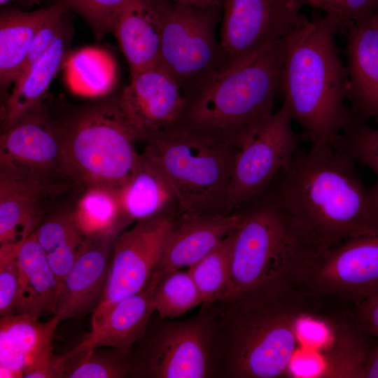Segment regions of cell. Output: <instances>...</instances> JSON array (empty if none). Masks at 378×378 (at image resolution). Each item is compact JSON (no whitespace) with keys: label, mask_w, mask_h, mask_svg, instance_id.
I'll return each instance as SVG.
<instances>
[{"label":"cell","mask_w":378,"mask_h":378,"mask_svg":"<svg viewBox=\"0 0 378 378\" xmlns=\"http://www.w3.org/2000/svg\"><path fill=\"white\" fill-rule=\"evenodd\" d=\"M234 231L188 269L201 295L202 303L220 300L226 291Z\"/></svg>","instance_id":"31"},{"label":"cell","mask_w":378,"mask_h":378,"mask_svg":"<svg viewBox=\"0 0 378 378\" xmlns=\"http://www.w3.org/2000/svg\"><path fill=\"white\" fill-rule=\"evenodd\" d=\"M172 3L188 5L197 8L223 6L225 0H168Z\"/></svg>","instance_id":"39"},{"label":"cell","mask_w":378,"mask_h":378,"mask_svg":"<svg viewBox=\"0 0 378 378\" xmlns=\"http://www.w3.org/2000/svg\"><path fill=\"white\" fill-rule=\"evenodd\" d=\"M57 4L29 12L5 10L0 16V85L14 83L24 65L32 41Z\"/></svg>","instance_id":"26"},{"label":"cell","mask_w":378,"mask_h":378,"mask_svg":"<svg viewBox=\"0 0 378 378\" xmlns=\"http://www.w3.org/2000/svg\"><path fill=\"white\" fill-rule=\"evenodd\" d=\"M349 76L347 103L358 119L378 124V24L373 17L345 29Z\"/></svg>","instance_id":"19"},{"label":"cell","mask_w":378,"mask_h":378,"mask_svg":"<svg viewBox=\"0 0 378 378\" xmlns=\"http://www.w3.org/2000/svg\"><path fill=\"white\" fill-rule=\"evenodd\" d=\"M17 259L20 274L15 314L38 317L52 314L59 286L35 232L20 244Z\"/></svg>","instance_id":"24"},{"label":"cell","mask_w":378,"mask_h":378,"mask_svg":"<svg viewBox=\"0 0 378 378\" xmlns=\"http://www.w3.org/2000/svg\"><path fill=\"white\" fill-rule=\"evenodd\" d=\"M137 141L117 98L88 106L64 123V174L85 188L106 186L118 189L139 161Z\"/></svg>","instance_id":"7"},{"label":"cell","mask_w":378,"mask_h":378,"mask_svg":"<svg viewBox=\"0 0 378 378\" xmlns=\"http://www.w3.org/2000/svg\"><path fill=\"white\" fill-rule=\"evenodd\" d=\"M130 0H57L69 10L79 14L98 38L111 31L120 10Z\"/></svg>","instance_id":"35"},{"label":"cell","mask_w":378,"mask_h":378,"mask_svg":"<svg viewBox=\"0 0 378 378\" xmlns=\"http://www.w3.org/2000/svg\"><path fill=\"white\" fill-rule=\"evenodd\" d=\"M322 300L295 278L241 297L213 302L218 326V377L286 375L298 349L296 325Z\"/></svg>","instance_id":"2"},{"label":"cell","mask_w":378,"mask_h":378,"mask_svg":"<svg viewBox=\"0 0 378 378\" xmlns=\"http://www.w3.org/2000/svg\"><path fill=\"white\" fill-rule=\"evenodd\" d=\"M64 124L53 121L43 102L0 137V176L38 181L55 182L66 176L62 164Z\"/></svg>","instance_id":"13"},{"label":"cell","mask_w":378,"mask_h":378,"mask_svg":"<svg viewBox=\"0 0 378 378\" xmlns=\"http://www.w3.org/2000/svg\"><path fill=\"white\" fill-rule=\"evenodd\" d=\"M361 377L378 378V339L377 344L371 349L368 355Z\"/></svg>","instance_id":"38"},{"label":"cell","mask_w":378,"mask_h":378,"mask_svg":"<svg viewBox=\"0 0 378 378\" xmlns=\"http://www.w3.org/2000/svg\"><path fill=\"white\" fill-rule=\"evenodd\" d=\"M332 145L355 162L363 164L373 172L376 181L370 190L378 200V127H373L354 115Z\"/></svg>","instance_id":"33"},{"label":"cell","mask_w":378,"mask_h":378,"mask_svg":"<svg viewBox=\"0 0 378 378\" xmlns=\"http://www.w3.org/2000/svg\"><path fill=\"white\" fill-rule=\"evenodd\" d=\"M161 279L162 276L155 271L142 290L115 303L101 322L65 354L69 356L97 347L132 348L143 336L155 312L153 296Z\"/></svg>","instance_id":"20"},{"label":"cell","mask_w":378,"mask_h":378,"mask_svg":"<svg viewBox=\"0 0 378 378\" xmlns=\"http://www.w3.org/2000/svg\"><path fill=\"white\" fill-rule=\"evenodd\" d=\"M162 27L159 0H130L118 13L111 32L127 62L130 77L160 63Z\"/></svg>","instance_id":"21"},{"label":"cell","mask_w":378,"mask_h":378,"mask_svg":"<svg viewBox=\"0 0 378 378\" xmlns=\"http://www.w3.org/2000/svg\"><path fill=\"white\" fill-rule=\"evenodd\" d=\"M296 279L318 298L359 306L378 293V232L309 252Z\"/></svg>","instance_id":"10"},{"label":"cell","mask_w":378,"mask_h":378,"mask_svg":"<svg viewBox=\"0 0 378 378\" xmlns=\"http://www.w3.org/2000/svg\"><path fill=\"white\" fill-rule=\"evenodd\" d=\"M117 102L138 141L179 122L188 105L183 89L160 63L130 77Z\"/></svg>","instance_id":"15"},{"label":"cell","mask_w":378,"mask_h":378,"mask_svg":"<svg viewBox=\"0 0 378 378\" xmlns=\"http://www.w3.org/2000/svg\"><path fill=\"white\" fill-rule=\"evenodd\" d=\"M304 6L323 11L335 25L337 33L344 34L349 23L359 22L372 17L378 0H303Z\"/></svg>","instance_id":"34"},{"label":"cell","mask_w":378,"mask_h":378,"mask_svg":"<svg viewBox=\"0 0 378 378\" xmlns=\"http://www.w3.org/2000/svg\"><path fill=\"white\" fill-rule=\"evenodd\" d=\"M195 316L151 318L130 349L132 377H218V326L213 302L202 303ZM152 318V317H151Z\"/></svg>","instance_id":"8"},{"label":"cell","mask_w":378,"mask_h":378,"mask_svg":"<svg viewBox=\"0 0 378 378\" xmlns=\"http://www.w3.org/2000/svg\"><path fill=\"white\" fill-rule=\"evenodd\" d=\"M241 218V212L176 216L155 271L162 277L172 271L192 266L235 230Z\"/></svg>","instance_id":"18"},{"label":"cell","mask_w":378,"mask_h":378,"mask_svg":"<svg viewBox=\"0 0 378 378\" xmlns=\"http://www.w3.org/2000/svg\"><path fill=\"white\" fill-rule=\"evenodd\" d=\"M290 34L204 80L187 97L179 122L235 141L270 117Z\"/></svg>","instance_id":"4"},{"label":"cell","mask_w":378,"mask_h":378,"mask_svg":"<svg viewBox=\"0 0 378 378\" xmlns=\"http://www.w3.org/2000/svg\"><path fill=\"white\" fill-rule=\"evenodd\" d=\"M246 204L233 232L228 285L218 300L234 299L295 277L309 252L265 195Z\"/></svg>","instance_id":"6"},{"label":"cell","mask_w":378,"mask_h":378,"mask_svg":"<svg viewBox=\"0 0 378 378\" xmlns=\"http://www.w3.org/2000/svg\"><path fill=\"white\" fill-rule=\"evenodd\" d=\"M12 1V0H0V4H1V5H4V4H6V3H8V1Z\"/></svg>","instance_id":"41"},{"label":"cell","mask_w":378,"mask_h":378,"mask_svg":"<svg viewBox=\"0 0 378 378\" xmlns=\"http://www.w3.org/2000/svg\"><path fill=\"white\" fill-rule=\"evenodd\" d=\"M92 348L67 356L64 359V377L123 378L132 377L130 349Z\"/></svg>","instance_id":"30"},{"label":"cell","mask_w":378,"mask_h":378,"mask_svg":"<svg viewBox=\"0 0 378 378\" xmlns=\"http://www.w3.org/2000/svg\"><path fill=\"white\" fill-rule=\"evenodd\" d=\"M66 64L68 85L78 94L104 95L115 83V61L108 52L101 48L80 49L68 58Z\"/></svg>","instance_id":"28"},{"label":"cell","mask_w":378,"mask_h":378,"mask_svg":"<svg viewBox=\"0 0 378 378\" xmlns=\"http://www.w3.org/2000/svg\"><path fill=\"white\" fill-rule=\"evenodd\" d=\"M35 233L59 286L86 237L72 211L61 212L49 218L41 223Z\"/></svg>","instance_id":"27"},{"label":"cell","mask_w":378,"mask_h":378,"mask_svg":"<svg viewBox=\"0 0 378 378\" xmlns=\"http://www.w3.org/2000/svg\"><path fill=\"white\" fill-rule=\"evenodd\" d=\"M175 216L164 213L137 221L115 237L106 286L92 312L91 328L101 322L115 303L147 286L158 265Z\"/></svg>","instance_id":"12"},{"label":"cell","mask_w":378,"mask_h":378,"mask_svg":"<svg viewBox=\"0 0 378 378\" xmlns=\"http://www.w3.org/2000/svg\"><path fill=\"white\" fill-rule=\"evenodd\" d=\"M66 30L65 28L38 61L16 78L3 107V130L43 102V97L66 55Z\"/></svg>","instance_id":"25"},{"label":"cell","mask_w":378,"mask_h":378,"mask_svg":"<svg viewBox=\"0 0 378 378\" xmlns=\"http://www.w3.org/2000/svg\"><path fill=\"white\" fill-rule=\"evenodd\" d=\"M358 307L356 323L370 337L378 339V293L369 298Z\"/></svg>","instance_id":"37"},{"label":"cell","mask_w":378,"mask_h":378,"mask_svg":"<svg viewBox=\"0 0 378 378\" xmlns=\"http://www.w3.org/2000/svg\"><path fill=\"white\" fill-rule=\"evenodd\" d=\"M336 34L334 23L314 9L290 34L281 69L283 105L312 144H332L354 116L346 104L348 71Z\"/></svg>","instance_id":"3"},{"label":"cell","mask_w":378,"mask_h":378,"mask_svg":"<svg viewBox=\"0 0 378 378\" xmlns=\"http://www.w3.org/2000/svg\"><path fill=\"white\" fill-rule=\"evenodd\" d=\"M159 3L163 22L160 63L188 97L204 80L226 68L216 37L223 6L197 8L168 0Z\"/></svg>","instance_id":"9"},{"label":"cell","mask_w":378,"mask_h":378,"mask_svg":"<svg viewBox=\"0 0 378 378\" xmlns=\"http://www.w3.org/2000/svg\"><path fill=\"white\" fill-rule=\"evenodd\" d=\"M64 188L0 176V246L20 244L34 232L43 222L46 200Z\"/></svg>","instance_id":"22"},{"label":"cell","mask_w":378,"mask_h":378,"mask_svg":"<svg viewBox=\"0 0 378 378\" xmlns=\"http://www.w3.org/2000/svg\"><path fill=\"white\" fill-rule=\"evenodd\" d=\"M85 237L120 234V206L117 189L92 186L85 190L72 211Z\"/></svg>","instance_id":"29"},{"label":"cell","mask_w":378,"mask_h":378,"mask_svg":"<svg viewBox=\"0 0 378 378\" xmlns=\"http://www.w3.org/2000/svg\"><path fill=\"white\" fill-rule=\"evenodd\" d=\"M20 244L0 246L1 317L16 313L20 274L17 253Z\"/></svg>","instance_id":"36"},{"label":"cell","mask_w":378,"mask_h":378,"mask_svg":"<svg viewBox=\"0 0 378 378\" xmlns=\"http://www.w3.org/2000/svg\"><path fill=\"white\" fill-rule=\"evenodd\" d=\"M263 194L309 252L378 232V200L332 144L298 149Z\"/></svg>","instance_id":"1"},{"label":"cell","mask_w":378,"mask_h":378,"mask_svg":"<svg viewBox=\"0 0 378 378\" xmlns=\"http://www.w3.org/2000/svg\"><path fill=\"white\" fill-rule=\"evenodd\" d=\"M29 314L0 319V377H63L64 360L53 354L52 338L60 320L41 322Z\"/></svg>","instance_id":"16"},{"label":"cell","mask_w":378,"mask_h":378,"mask_svg":"<svg viewBox=\"0 0 378 378\" xmlns=\"http://www.w3.org/2000/svg\"><path fill=\"white\" fill-rule=\"evenodd\" d=\"M372 17L374 18V19L375 20V21L378 24V6H377L376 10L374 11Z\"/></svg>","instance_id":"40"},{"label":"cell","mask_w":378,"mask_h":378,"mask_svg":"<svg viewBox=\"0 0 378 378\" xmlns=\"http://www.w3.org/2000/svg\"><path fill=\"white\" fill-rule=\"evenodd\" d=\"M284 105L267 119L236 139L226 214L262 194L298 150L299 138Z\"/></svg>","instance_id":"11"},{"label":"cell","mask_w":378,"mask_h":378,"mask_svg":"<svg viewBox=\"0 0 378 378\" xmlns=\"http://www.w3.org/2000/svg\"><path fill=\"white\" fill-rule=\"evenodd\" d=\"M141 153L163 174L178 214H224L238 147L181 122L145 141Z\"/></svg>","instance_id":"5"},{"label":"cell","mask_w":378,"mask_h":378,"mask_svg":"<svg viewBox=\"0 0 378 378\" xmlns=\"http://www.w3.org/2000/svg\"><path fill=\"white\" fill-rule=\"evenodd\" d=\"M303 0H225L220 43L232 66L298 29Z\"/></svg>","instance_id":"14"},{"label":"cell","mask_w":378,"mask_h":378,"mask_svg":"<svg viewBox=\"0 0 378 378\" xmlns=\"http://www.w3.org/2000/svg\"><path fill=\"white\" fill-rule=\"evenodd\" d=\"M117 191L120 206V233L133 223L164 213L174 214L169 211L174 204L178 210L168 181L142 154L132 174Z\"/></svg>","instance_id":"23"},{"label":"cell","mask_w":378,"mask_h":378,"mask_svg":"<svg viewBox=\"0 0 378 378\" xmlns=\"http://www.w3.org/2000/svg\"><path fill=\"white\" fill-rule=\"evenodd\" d=\"M115 238L111 234L86 237L59 285L53 316L63 321L93 312L104 290Z\"/></svg>","instance_id":"17"},{"label":"cell","mask_w":378,"mask_h":378,"mask_svg":"<svg viewBox=\"0 0 378 378\" xmlns=\"http://www.w3.org/2000/svg\"><path fill=\"white\" fill-rule=\"evenodd\" d=\"M153 302L161 318H177L202 303V299L188 270L180 269L162 277L154 290Z\"/></svg>","instance_id":"32"}]
</instances>
